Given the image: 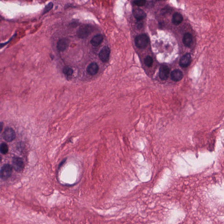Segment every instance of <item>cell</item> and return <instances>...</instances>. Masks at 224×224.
<instances>
[{
  "label": "cell",
  "instance_id": "obj_1",
  "mask_svg": "<svg viewBox=\"0 0 224 224\" xmlns=\"http://www.w3.org/2000/svg\"><path fill=\"white\" fill-rule=\"evenodd\" d=\"M149 42V37L145 34L138 35L135 39V45L140 49L145 48L147 47Z\"/></svg>",
  "mask_w": 224,
  "mask_h": 224
},
{
  "label": "cell",
  "instance_id": "obj_2",
  "mask_svg": "<svg viewBox=\"0 0 224 224\" xmlns=\"http://www.w3.org/2000/svg\"><path fill=\"white\" fill-rule=\"evenodd\" d=\"M92 27L89 25H84L79 28L77 31V36L81 39L87 38L92 32Z\"/></svg>",
  "mask_w": 224,
  "mask_h": 224
},
{
  "label": "cell",
  "instance_id": "obj_3",
  "mask_svg": "<svg viewBox=\"0 0 224 224\" xmlns=\"http://www.w3.org/2000/svg\"><path fill=\"white\" fill-rule=\"evenodd\" d=\"M13 167L10 165L6 164L2 166L1 170V177L3 180H6L11 177L12 174Z\"/></svg>",
  "mask_w": 224,
  "mask_h": 224
},
{
  "label": "cell",
  "instance_id": "obj_4",
  "mask_svg": "<svg viewBox=\"0 0 224 224\" xmlns=\"http://www.w3.org/2000/svg\"><path fill=\"white\" fill-rule=\"evenodd\" d=\"M12 167L17 172H21L24 169V161L20 157H14L12 159Z\"/></svg>",
  "mask_w": 224,
  "mask_h": 224
},
{
  "label": "cell",
  "instance_id": "obj_5",
  "mask_svg": "<svg viewBox=\"0 0 224 224\" xmlns=\"http://www.w3.org/2000/svg\"><path fill=\"white\" fill-rule=\"evenodd\" d=\"M3 139L7 142L13 141L16 137L15 131L11 128H7L5 129L2 134Z\"/></svg>",
  "mask_w": 224,
  "mask_h": 224
},
{
  "label": "cell",
  "instance_id": "obj_6",
  "mask_svg": "<svg viewBox=\"0 0 224 224\" xmlns=\"http://www.w3.org/2000/svg\"><path fill=\"white\" fill-rule=\"evenodd\" d=\"M170 69L166 65L161 66L159 69V76L162 81H165L168 79L169 75Z\"/></svg>",
  "mask_w": 224,
  "mask_h": 224
},
{
  "label": "cell",
  "instance_id": "obj_7",
  "mask_svg": "<svg viewBox=\"0 0 224 224\" xmlns=\"http://www.w3.org/2000/svg\"><path fill=\"white\" fill-rule=\"evenodd\" d=\"M109 55L110 49L108 47L105 46L100 52L99 58L103 62H107L109 60Z\"/></svg>",
  "mask_w": 224,
  "mask_h": 224
},
{
  "label": "cell",
  "instance_id": "obj_8",
  "mask_svg": "<svg viewBox=\"0 0 224 224\" xmlns=\"http://www.w3.org/2000/svg\"><path fill=\"white\" fill-rule=\"evenodd\" d=\"M192 62L191 55L187 53L182 56L180 60V65L181 67H186L190 65Z\"/></svg>",
  "mask_w": 224,
  "mask_h": 224
},
{
  "label": "cell",
  "instance_id": "obj_9",
  "mask_svg": "<svg viewBox=\"0 0 224 224\" xmlns=\"http://www.w3.org/2000/svg\"><path fill=\"white\" fill-rule=\"evenodd\" d=\"M171 79L174 82H177L181 81L183 79V72L179 69H175L171 73Z\"/></svg>",
  "mask_w": 224,
  "mask_h": 224
},
{
  "label": "cell",
  "instance_id": "obj_10",
  "mask_svg": "<svg viewBox=\"0 0 224 224\" xmlns=\"http://www.w3.org/2000/svg\"><path fill=\"white\" fill-rule=\"evenodd\" d=\"M99 70V67L97 63L96 62H92L88 66L87 72L90 75L93 76L97 73Z\"/></svg>",
  "mask_w": 224,
  "mask_h": 224
},
{
  "label": "cell",
  "instance_id": "obj_11",
  "mask_svg": "<svg viewBox=\"0 0 224 224\" xmlns=\"http://www.w3.org/2000/svg\"><path fill=\"white\" fill-rule=\"evenodd\" d=\"M133 14L134 18L138 21L142 20L146 17V14L145 13V11L142 9H139V8L133 10Z\"/></svg>",
  "mask_w": 224,
  "mask_h": 224
},
{
  "label": "cell",
  "instance_id": "obj_12",
  "mask_svg": "<svg viewBox=\"0 0 224 224\" xmlns=\"http://www.w3.org/2000/svg\"><path fill=\"white\" fill-rule=\"evenodd\" d=\"M69 44V40L67 39H61L58 43V48L60 51H65L68 47Z\"/></svg>",
  "mask_w": 224,
  "mask_h": 224
},
{
  "label": "cell",
  "instance_id": "obj_13",
  "mask_svg": "<svg viewBox=\"0 0 224 224\" xmlns=\"http://www.w3.org/2000/svg\"><path fill=\"white\" fill-rule=\"evenodd\" d=\"M183 42L185 46L188 47H191L193 42V37L190 33H187L184 34L183 38Z\"/></svg>",
  "mask_w": 224,
  "mask_h": 224
},
{
  "label": "cell",
  "instance_id": "obj_14",
  "mask_svg": "<svg viewBox=\"0 0 224 224\" xmlns=\"http://www.w3.org/2000/svg\"><path fill=\"white\" fill-rule=\"evenodd\" d=\"M103 36L101 34L96 35L94 36L91 40V43L94 47H98L102 43L103 41Z\"/></svg>",
  "mask_w": 224,
  "mask_h": 224
},
{
  "label": "cell",
  "instance_id": "obj_15",
  "mask_svg": "<svg viewBox=\"0 0 224 224\" xmlns=\"http://www.w3.org/2000/svg\"><path fill=\"white\" fill-rule=\"evenodd\" d=\"M183 21V17L182 14L178 12H176L173 15L172 22L175 25H179L182 23Z\"/></svg>",
  "mask_w": 224,
  "mask_h": 224
},
{
  "label": "cell",
  "instance_id": "obj_16",
  "mask_svg": "<svg viewBox=\"0 0 224 224\" xmlns=\"http://www.w3.org/2000/svg\"><path fill=\"white\" fill-rule=\"evenodd\" d=\"M63 72L67 76L69 77L72 75L73 73V70L71 67H65L63 68Z\"/></svg>",
  "mask_w": 224,
  "mask_h": 224
},
{
  "label": "cell",
  "instance_id": "obj_17",
  "mask_svg": "<svg viewBox=\"0 0 224 224\" xmlns=\"http://www.w3.org/2000/svg\"><path fill=\"white\" fill-rule=\"evenodd\" d=\"M0 151L1 153L3 155H6L8 153V145L6 144L5 143H3L1 145L0 147Z\"/></svg>",
  "mask_w": 224,
  "mask_h": 224
},
{
  "label": "cell",
  "instance_id": "obj_18",
  "mask_svg": "<svg viewBox=\"0 0 224 224\" xmlns=\"http://www.w3.org/2000/svg\"><path fill=\"white\" fill-rule=\"evenodd\" d=\"M153 59L151 56H148L145 59V63L148 67H151L153 64Z\"/></svg>",
  "mask_w": 224,
  "mask_h": 224
},
{
  "label": "cell",
  "instance_id": "obj_19",
  "mask_svg": "<svg viewBox=\"0 0 224 224\" xmlns=\"http://www.w3.org/2000/svg\"><path fill=\"white\" fill-rule=\"evenodd\" d=\"M53 7V3H50L48 4L45 7L44 10L43 14L44 13H46L47 12H48L50 10L52 9Z\"/></svg>",
  "mask_w": 224,
  "mask_h": 224
},
{
  "label": "cell",
  "instance_id": "obj_20",
  "mask_svg": "<svg viewBox=\"0 0 224 224\" xmlns=\"http://www.w3.org/2000/svg\"><path fill=\"white\" fill-rule=\"evenodd\" d=\"M134 4L136 6H144L146 3V1L144 0L142 1H137L134 2Z\"/></svg>",
  "mask_w": 224,
  "mask_h": 224
}]
</instances>
